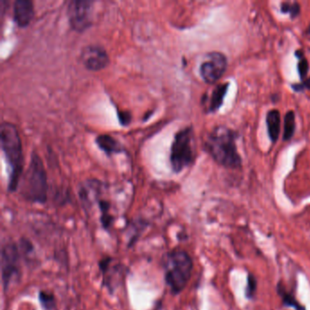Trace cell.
<instances>
[{"instance_id": "obj_7", "label": "cell", "mask_w": 310, "mask_h": 310, "mask_svg": "<svg viewBox=\"0 0 310 310\" xmlns=\"http://www.w3.org/2000/svg\"><path fill=\"white\" fill-rule=\"evenodd\" d=\"M92 5L88 0H72L67 6L69 25L77 32H83L92 25Z\"/></svg>"}, {"instance_id": "obj_11", "label": "cell", "mask_w": 310, "mask_h": 310, "mask_svg": "<svg viewBox=\"0 0 310 310\" xmlns=\"http://www.w3.org/2000/svg\"><path fill=\"white\" fill-rule=\"evenodd\" d=\"M96 144L103 152L106 153L108 156L124 151V148L119 141L107 134L97 136L96 138Z\"/></svg>"}, {"instance_id": "obj_13", "label": "cell", "mask_w": 310, "mask_h": 310, "mask_svg": "<svg viewBox=\"0 0 310 310\" xmlns=\"http://www.w3.org/2000/svg\"><path fill=\"white\" fill-rule=\"evenodd\" d=\"M228 88H229V83H225V84H220L214 89L210 99H209V105L208 107L209 112H216L219 110V107H221V105L223 104L224 97L227 94Z\"/></svg>"}, {"instance_id": "obj_19", "label": "cell", "mask_w": 310, "mask_h": 310, "mask_svg": "<svg viewBox=\"0 0 310 310\" xmlns=\"http://www.w3.org/2000/svg\"><path fill=\"white\" fill-rule=\"evenodd\" d=\"M309 35H310V27H309Z\"/></svg>"}, {"instance_id": "obj_4", "label": "cell", "mask_w": 310, "mask_h": 310, "mask_svg": "<svg viewBox=\"0 0 310 310\" xmlns=\"http://www.w3.org/2000/svg\"><path fill=\"white\" fill-rule=\"evenodd\" d=\"M21 194L25 199L35 203H45L47 199L46 170L36 152L32 153L30 164L22 178Z\"/></svg>"}, {"instance_id": "obj_2", "label": "cell", "mask_w": 310, "mask_h": 310, "mask_svg": "<svg viewBox=\"0 0 310 310\" xmlns=\"http://www.w3.org/2000/svg\"><path fill=\"white\" fill-rule=\"evenodd\" d=\"M205 147L216 162L225 168H237L241 165L236 145V134L228 127L219 126L209 133Z\"/></svg>"}, {"instance_id": "obj_10", "label": "cell", "mask_w": 310, "mask_h": 310, "mask_svg": "<svg viewBox=\"0 0 310 310\" xmlns=\"http://www.w3.org/2000/svg\"><path fill=\"white\" fill-rule=\"evenodd\" d=\"M13 15L15 24L25 27L29 25L34 16V5L30 0H15L13 7Z\"/></svg>"}, {"instance_id": "obj_3", "label": "cell", "mask_w": 310, "mask_h": 310, "mask_svg": "<svg viewBox=\"0 0 310 310\" xmlns=\"http://www.w3.org/2000/svg\"><path fill=\"white\" fill-rule=\"evenodd\" d=\"M162 266L166 284L174 295H178L185 290L191 278L192 259L184 250H172L164 255Z\"/></svg>"}, {"instance_id": "obj_16", "label": "cell", "mask_w": 310, "mask_h": 310, "mask_svg": "<svg viewBox=\"0 0 310 310\" xmlns=\"http://www.w3.org/2000/svg\"><path fill=\"white\" fill-rule=\"evenodd\" d=\"M297 56H299V73H300V78L302 79V81H305L306 76L309 71V62L307 60L303 53L300 52L297 53Z\"/></svg>"}, {"instance_id": "obj_5", "label": "cell", "mask_w": 310, "mask_h": 310, "mask_svg": "<svg viewBox=\"0 0 310 310\" xmlns=\"http://www.w3.org/2000/svg\"><path fill=\"white\" fill-rule=\"evenodd\" d=\"M195 158L194 132L191 127L180 129L174 136L170 149V164L174 172L179 173L188 168Z\"/></svg>"}, {"instance_id": "obj_9", "label": "cell", "mask_w": 310, "mask_h": 310, "mask_svg": "<svg viewBox=\"0 0 310 310\" xmlns=\"http://www.w3.org/2000/svg\"><path fill=\"white\" fill-rule=\"evenodd\" d=\"M80 60L88 70L98 71L107 67L109 64V56L103 46L92 44L83 47Z\"/></svg>"}, {"instance_id": "obj_18", "label": "cell", "mask_w": 310, "mask_h": 310, "mask_svg": "<svg viewBox=\"0 0 310 310\" xmlns=\"http://www.w3.org/2000/svg\"><path fill=\"white\" fill-rule=\"evenodd\" d=\"M257 283L255 280L253 276H249V286H248V290H247V294L249 297H252L254 294L255 290H256Z\"/></svg>"}, {"instance_id": "obj_14", "label": "cell", "mask_w": 310, "mask_h": 310, "mask_svg": "<svg viewBox=\"0 0 310 310\" xmlns=\"http://www.w3.org/2000/svg\"><path fill=\"white\" fill-rule=\"evenodd\" d=\"M296 128L295 114L293 111H289L286 114L285 122H284V135L283 139L287 141L293 137Z\"/></svg>"}, {"instance_id": "obj_8", "label": "cell", "mask_w": 310, "mask_h": 310, "mask_svg": "<svg viewBox=\"0 0 310 310\" xmlns=\"http://www.w3.org/2000/svg\"><path fill=\"white\" fill-rule=\"evenodd\" d=\"M228 66V59L220 52H210L200 65V76L209 84H213L223 76Z\"/></svg>"}, {"instance_id": "obj_1", "label": "cell", "mask_w": 310, "mask_h": 310, "mask_svg": "<svg viewBox=\"0 0 310 310\" xmlns=\"http://www.w3.org/2000/svg\"><path fill=\"white\" fill-rule=\"evenodd\" d=\"M0 144L8 168V190L14 192L19 186L24 160L20 137L13 124H1Z\"/></svg>"}, {"instance_id": "obj_15", "label": "cell", "mask_w": 310, "mask_h": 310, "mask_svg": "<svg viewBox=\"0 0 310 310\" xmlns=\"http://www.w3.org/2000/svg\"><path fill=\"white\" fill-rule=\"evenodd\" d=\"M38 300H39L41 306L46 310H53L56 308L55 296L50 292L40 291L38 295Z\"/></svg>"}, {"instance_id": "obj_12", "label": "cell", "mask_w": 310, "mask_h": 310, "mask_svg": "<svg viewBox=\"0 0 310 310\" xmlns=\"http://www.w3.org/2000/svg\"><path fill=\"white\" fill-rule=\"evenodd\" d=\"M267 126L268 132L272 143H276L280 137V113L277 109L270 110L267 115Z\"/></svg>"}, {"instance_id": "obj_6", "label": "cell", "mask_w": 310, "mask_h": 310, "mask_svg": "<svg viewBox=\"0 0 310 310\" xmlns=\"http://www.w3.org/2000/svg\"><path fill=\"white\" fill-rule=\"evenodd\" d=\"M19 249L15 243H7L1 249V273L4 290H7L13 280L19 276Z\"/></svg>"}, {"instance_id": "obj_17", "label": "cell", "mask_w": 310, "mask_h": 310, "mask_svg": "<svg viewBox=\"0 0 310 310\" xmlns=\"http://www.w3.org/2000/svg\"><path fill=\"white\" fill-rule=\"evenodd\" d=\"M281 9L282 12L290 14L292 17H296L297 15L300 14V6L298 3H282L281 5Z\"/></svg>"}]
</instances>
